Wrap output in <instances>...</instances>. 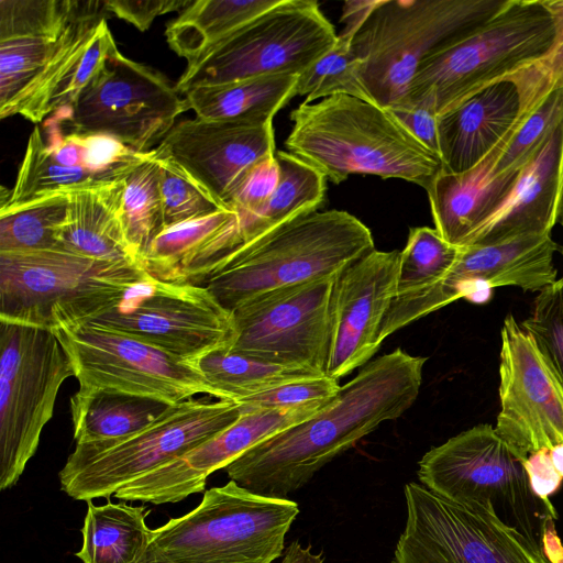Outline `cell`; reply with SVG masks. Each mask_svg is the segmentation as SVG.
<instances>
[{
	"mask_svg": "<svg viewBox=\"0 0 563 563\" xmlns=\"http://www.w3.org/2000/svg\"><path fill=\"white\" fill-rule=\"evenodd\" d=\"M427 358L400 347L367 363L321 411L254 445L225 468L255 494L287 498L325 464L418 398Z\"/></svg>",
	"mask_w": 563,
	"mask_h": 563,
	"instance_id": "obj_1",
	"label": "cell"
},
{
	"mask_svg": "<svg viewBox=\"0 0 563 563\" xmlns=\"http://www.w3.org/2000/svg\"><path fill=\"white\" fill-rule=\"evenodd\" d=\"M288 153L333 184L352 174L399 178L430 188L442 170L440 158L376 103L333 95L291 111Z\"/></svg>",
	"mask_w": 563,
	"mask_h": 563,
	"instance_id": "obj_2",
	"label": "cell"
},
{
	"mask_svg": "<svg viewBox=\"0 0 563 563\" xmlns=\"http://www.w3.org/2000/svg\"><path fill=\"white\" fill-rule=\"evenodd\" d=\"M375 250L369 229L346 211H314L242 245L201 282L232 311L263 294L336 276Z\"/></svg>",
	"mask_w": 563,
	"mask_h": 563,
	"instance_id": "obj_3",
	"label": "cell"
},
{
	"mask_svg": "<svg viewBox=\"0 0 563 563\" xmlns=\"http://www.w3.org/2000/svg\"><path fill=\"white\" fill-rule=\"evenodd\" d=\"M507 0H378L352 41L373 101L404 104L420 64L486 23Z\"/></svg>",
	"mask_w": 563,
	"mask_h": 563,
	"instance_id": "obj_4",
	"label": "cell"
},
{
	"mask_svg": "<svg viewBox=\"0 0 563 563\" xmlns=\"http://www.w3.org/2000/svg\"><path fill=\"white\" fill-rule=\"evenodd\" d=\"M299 514L288 498L255 494L233 481L205 490L200 504L152 530L135 563H273Z\"/></svg>",
	"mask_w": 563,
	"mask_h": 563,
	"instance_id": "obj_5",
	"label": "cell"
},
{
	"mask_svg": "<svg viewBox=\"0 0 563 563\" xmlns=\"http://www.w3.org/2000/svg\"><path fill=\"white\" fill-rule=\"evenodd\" d=\"M146 275L65 250L0 252V320L49 330L86 322Z\"/></svg>",
	"mask_w": 563,
	"mask_h": 563,
	"instance_id": "obj_6",
	"label": "cell"
},
{
	"mask_svg": "<svg viewBox=\"0 0 563 563\" xmlns=\"http://www.w3.org/2000/svg\"><path fill=\"white\" fill-rule=\"evenodd\" d=\"M556 34L549 0H507L467 37L420 64L402 106L431 99L440 115L542 56Z\"/></svg>",
	"mask_w": 563,
	"mask_h": 563,
	"instance_id": "obj_7",
	"label": "cell"
},
{
	"mask_svg": "<svg viewBox=\"0 0 563 563\" xmlns=\"http://www.w3.org/2000/svg\"><path fill=\"white\" fill-rule=\"evenodd\" d=\"M420 484L465 506H482L541 544L554 506L531 489L523 461L490 424H477L430 449L418 463ZM542 545V544H541Z\"/></svg>",
	"mask_w": 563,
	"mask_h": 563,
	"instance_id": "obj_8",
	"label": "cell"
},
{
	"mask_svg": "<svg viewBox=\"0 0 563 563\" xmlns=\"http://www.w3.org/2000/svg\"><path fill=\"white\" fill-rule=\"evenodd\" d=\"M240 415L234 401L188 399L133 434L76 444L58 473L60 489L76 500L110 498L225 430Z\"/></svg>",
	"mask_w": 563,
	"mask_h": 563,
	"instance_id": "obj_9",
	"label": "cell"
},
{
	"mask_svg": "<svg viewBox=\"0 0 563 563\" xmlns=\"http://www.w3.org/2000/svg\"><path fill=\"white\" fill-rule=\"evenodd\" d=\"M336 37L317 1L282 0L187 64L176 87L184 95L263 76L300 75Z\"/></svg>",
	"mask_w": 563,
	"mask_h": 563,
	"instance_id": "obj_10",
	"label": "cell"
},
{
	"mask_svg": "<svg viewBox=\"0 0 563 563\" xmlns=\"http://www.w3.org/2000/svg\"><path fill=\"white\" fill-rule=\"evenodd\" d=\"M74 376L56 334L0 320V489L14 486L35 454L58 390Z\"/></svg>",
	"mask_w": 563,
	"mask_h": 563,
	"instance_id": "obj_11",
	"label": "cell"
},
{
	"mask_svg": "<svg viewBox=\"0 0 563 563\" xmlns=\"http://www.w3.org/2000/svg\"><path fill=\"white\" fill-rule=\"evenodd\" d=\"M179 93L164 75L122 55L115 45L71 108L49 117L69 126V132L110 135L147 153L189 110Z\"/></svg>",
	"mask_w": 563,
	"mask_h": 563,
	"instance_id": "obj_12",
	"label": "cell"
},
{
	"mask_svg": "<svg viewBox=\"0 0 563 563\" xmlns=\"http://www.w3.org/2000/svg\"><path fill=\"white\" fill-rule=\"evenodd\" d=\"M404 494L406 522L391 563H550L540 543L482 506L413 482Z\"/></svg>",
	"mask_w": 563,
	"mask_h": 563,
	"instance_id": "obj_13",
	"label": "cell"
},
{
	"mask_svg": "<svg viewBox=\"0 0 563 563\" xmlns=\"http://www.w3.org/2000/svg\"><path fill=\"white\" fill-rule=\"evenodd\" d=\"M81 391L112 390L177 405L203 394L217 398L196 364L126 333L86 321L52 330Z\"/></svg>",
	"mask_w": 563,
	"mask_h": 563,
	"instance_id": "obj_14",
	"label": "cell"
},
{
	"mask_svg": "<svg viewBox=\"0 0 563 563\" xmlns=\"http://www.w3.org/2000/svg\"><path fill=\"white\" fill-rule=\"evenodd\" d=\"M88 321L194 364L230 350L236 335L232 312L206 286L162 282L148 274Z\"/></svg>",
	"mask_w": 563,
	"mask_h": 563,
	"instance_id": "obj_15",
	"label": "cell"
},
{
	"mask_svg": "<svg viewBox=\"0 0 563 563\" xmlns=\"http://www.w3.org/2000/svg\"><path fill=\"white\" fill-rule=\"evenodd\" d=\"M336 276L279 288L254 297L231 312V352L275 365L325 374L332 294Z\"/></svg>",
	"mask_w": 563,
	"mask_h": 563,
	"instance_id": "obj_16",
	"label": "cell"
},
{
	"mask_svg": "<svg viewBox=\"0 0 563 563\" xmlns=\"http://www.w3.org/2000/svg\"><path fill=\"white\" fill-rule=\"evenodd\" d=\"M559 249L551 234L460 247L455 264L439 283L418 295L393 301L378 342L382 344L390 334L459 298L481 305L492 298L496 287L542 290L556 280L553 256Z\"/></svg>",
	"mask_w": 563,
	"mask_h": 563,
	"instance_id": "obj_17",
	"label": "cell"
},
{
	"mask_svg": "<svg viewBox=\"0 0 563 563\" xmlns=\"http://www.w3.org/2000/svg\"><path fill=\"white\" fill-rule=\"evenodd\" d=\"M500 336L495 430L525 462L531 453L563 444V382L511 313Z\"/></svg>",
	"mask_w": 563,
	"mask_h": 563,
	"instance_id": "obj_18",
	"label": "cell"
},
{
	"mask_svg": "<svg viewBox=\"0 0 563 563\" xmlns=\"http://www.w3.org/2000/svg\"><path fill=\"white\" fill-rule=\"evenodd\" d=\"M331 401L273 409L242 410L240 407L239 419L229 428L183 456L121 487L114 497L153 505L181 501L205 490L207 478L213 472L224 470L264 440L311 418Z\"/></svg>",
	"mask_w": 563,
	"mask_h": 563,
	"instance_id": "obj_19",
	"label": "cell"
},
{
	"mask_svg": "<svg viewBox=\"0 0 563 563\" xmlns=\"http://www.w3.org/2000/svg\"><path fill=\"white\" fill-rule=\"evenodd\" d=\"M399 254L373 250L338 275L325 375L339 380L378 351L379 330L397 295Z\"/></svg>",
	"mask_w": 563,
	"mask_h": 563,
	"instance_id": "obj_20",
	"label": "cell"
},
{
	"mask_svg": "<svg viewBox=\"0 0 563 563\" xmlns=\"http://www.w3.org/2000/svg\"><path fill=\"white\" fill-rule=\"evenodd\" d=\"M155 151L176 162L229 209L250 172L275 155L273 121H213L196 117L175 124Z\"/></svg>",
	"mask_w": 563,
	"mask_h": 563,
	"instance_id": "obj_21",
	"label": "cell"
},
{
	"mask_svg": "<svg viewBox=\"0 0 563 563\" xmlns=\"http://www.w3.org/2000/svg\"><path fill=\"white\" fill-rule=\"evenodd\" d=\"M108 13L106 1L81 0L55 33L0 40V117L41 100L77 62Z\"/></svg>",
	"mask_w": 563,
	"mask_h": 563,
	"instance_id": "obj_22",
	"label": "cell"
},
{
	"mask_svg": "<svg viewBox=\"0 0 563 563\" xmlns=\"http://www.w3.org/2000/svg\"><path fill=\"white\" fill-rule=\"evenodd\" d=\"M563 197V117L520 173L506 199L476 229L470 245L551 234Z\"/></svg>",
	"mask_w": 563,
	"mask_h": 563,
	"instance_id": "obj_23",
	"label": "cell"
},
{
	"mask_svg": "<svg viewBox=\"0 0 563 563\" xmlns=\"http://www.w3.org/2000/svg\"><path fill=\"white\" fill-rule=\"evenodd\" d=\"M519 111L516 86L498 80L438 115L441 172L462 174L476 166L508 133Z\"/></svg>",
	"mask_w": 563,
	"mask_h": 563,
	"instance_id": "obj_24",
	"label": "cell"
},
{
	"mask_svg": "<svg viewBox=\"0 0 563 563\" xmlns=\"http://www.w3.org/2000/svg\"><path fill=\"white\" fill-rule=\"evenodd\" d=\"M123 181L69 194L67 217L57 234L62 250L96 260L142 266L126 238L121 218Z\"/></svg>",
	"mask_w": 563,
	"mask_h": 563,
	"instance_id": "obj_25",
	"label": "cell"
},
{
	"mask_svg": "<svg viewBox=\"0 0 563 563\" xmlns=\"http://www.w3.org/2000/svg\"><path fill=\"white\" fill-rule=\"evenodd\" d=\"M299 75H273L184 93L196 117L213 121L268 122L295 97Z\"/></svg>",
	"mask_w": 563,
	"mask_h": 563,
	"instance_id": "obj_26",
	"label": "cell"
},
{
	"mask_svg": "<svg viewBox=\"0 0 563 563\" xmlns=\"http://www.w3.org/2000/svg\"><path fill=\"white\" fill-rule=\"evenodd\" d=\"M172 405L112 390H77L70 399L76 444L115 440L157 420Z\"/></svg>",
	"mask_w": 563,
	"mask_h": 563,
	"instance_id": "obj_27",
	"label": "cell"
},
{
	"mask_svg": "<svg viewBox=\"0 0 563 563\" xmlns=\"http://www.w3.org/2000/svg\"><path fill=\"white\" fill-rule=\"evenodd\" d=\"M282 0H196L165 32L169 47L190 64Z\"/></svg>",
	"mask_w": 563,
	"mask_h": 563,
	"instance_id": "obj_28",
	"label": "cell"
},
{
	"mask_svg": "<svg viewBox=\"0 0 563 563\" xmlns=\"http://www.w3.org/2000/svg\"><path fill=\"white\" fill-rule=\"evenodd\" d=\"M87 505L82 544L75 555L82 563H135L151 539L146 508L124 501L96 506L90 500Z\"/></svg>",
	"mask_w": 563,
	"mask_h": 563,
	"instance_id": "obj_29",
	"label": "cell"
},
{
	"mask_svg": "<svg viewBox=\"0 0 563 563\" xmlns=\"http://www.w3.org/2000/svg\"><path fill=\"white\" fill-rule=\"evenodd\" d=\"M43 130L47 151L55 162L89 172L104 184L123 181L154 152H136L106 134H65L60 124L52 117L44 120Z\"/></svg>",
	"mask_w": 563,
	"mask_h": 563,
	"instance_id": "obj_30",
	"label": "cell"
},
{
	"mask_svg": "<svg viewBox=\"0 0 563 563\" xmlns=\"http://www.w3.org/2000/svg\"><path fill=\"white\" fill-rule=\"evenodd\" d=\"M275 158L278 164L277 185L245 232L242 245L295 218L317 211L323 202L325 178L322 174L288 152L276 151Z\"/></svg>",
	"mask_w": 563,
	"mask_h": 563,
	"instance_id": "obj_31",
	"label": "cell"
},
{
	"mask_svg": "<svg viewBox=\"0 0 563 563\" xmlns=\"http://www.w3.org/2000/svg\"><path fill=\"white\" fill-rule=\"evenodd\" d=\"M196 365L219 400L234 402L285 384L325 375L266 363L230 350L214 351Z\"/></svg>",
	"mask_w": 563,
	"mask_h": 563,
	"instance_id": "obj_32",
	"label": "cell"
},
{
	"mask_svg": "<svg viewBox=\"0 0 563 563\" xmlns=\"http://www.w3.org/2000/svg\"><path fill=\"white\" fill-rule=\"evenodd\" d=\"M366 18L360 10H351L341 16L345 27L334 45L298 76L295 97L305 96L303 102L312 103L333 95H349L375 103L361 80V62L352 51L353 37Z\"/></svg>",
	"mask_w": 563,
	"mask_h": 563,
	"instance_id": "obj_33",
	"label": "cell"
},
{
	"mask_svg": "<svg viewBox=\"0 0 563 563\" xmlns=\"http://www.w3.org/2000/svg\"><path fill=\"white\" fill-rule=\"evenodd\" d=\"M235 217L232 210H221L165 228L143 258V268L158 280L186 283L187 271L198 253Z\"/></svg>",
	"mask_w": 563,
	"mask_h": 563,
	"instance_id": "obj_34",
	"label": "cell"
},
{
	"mask_svg": "<svg viewBox=\"0 0 563 563\" xmlns=\"http://www.w3.org/2000/svg\"><path fill=\"white\" fill-rule=\"evenodd\" d=\"M99 185L104 183L89 172L55 162L47 151L43 133L36 125L29 137L13 188L7 194L1 189L0 208Z\"/></svg>",
	"mask_w": 563,
	"mask_h": 563,
	"instance_id": "obj_35",
	"label": "cell"
},
{
	"mask_svg": "<svg viewBox=\"0 0 563 563\" xmlns=\"http://www.w3.org/2000/svg\"><path fill=\"white\" fill-rule=\"evenodd\" d=\"M69 194L0 208V252L62 250L57 234L67 217Z\"/></svg>",
	"mask_w": 563,
	"mask_h": 563,
	"instance_id": "obj_36",
	"label": "cell"
},
{
	"mask_svg": "<svg viewBox=\"0 0 563 563\" xmlns=\"http://www.w3.org/2000/svg\"><path fill=\"white\" fill-rule=\"evenodd\" d=\"M121 218L126 238L142 264L153 241L165 229L155 150L124 179Z\"/></svg>",
	"mask_w": 563,
	"mask_h": 563,
	"instance_id": "obj_37",
	"label": "cell"
},
{
	"mask_svg": "<svg viewBox=\"0 0 563 563\" xmlns=\"http://www.w3.org/2000/svg\"><path fill=\"white\" fill-rule=\"evenodd\" d=\"M459 254L460 247L446 242L435 229L411 228L399 254L395 299L418 295L439 283Z\"/></svg>",
	"mask_w": 563,
	"mask_h": 563,
	"instance_id": "obj_38",
	"label": "cell"
},
{
	"mask_svg": "<svg viewBox=\"0 0 563 563\" xmlns=\"http://www.w3.org/2000/svg\"><path fill=\"white\" fill-rule=\"evenodd\" d=\"M549 1L558 20L553 44L542 56L503 79L511 81L518 90L520 111L516 122L521 125L553 90L563 87V0Z\"/></svg>",
	"mask_w": 563,
	"mask_h": 563,
	"instance_id": "obj_39",
	"label": "cell"
},
{
	"mask_svg": "<svg viewBox=\"0 0 563 563\" xmlns=\"http://www.w3.org/2000/svg\"><path fill=\"white\" fill-rule=\"evenodd\" d=\"M157 156L165 228L230 210L172 158Z\"/></svg>",
	"mask_w": 563,
	"mask_h": 563,
	"instance_id": "obj_40",
	"label": "cell"
},
{
	"mask_svg": "<svg viewBox=\"0 0 563 563\" xmlns=\"http://www.w3.org/2000/svg\"><path fill=\"white\" fill-rule=\"evenodd\" d=\"M81 0H0V40L62 30Z\"/></svg>",
	"mask_w": 563,
	"mask_h": 563,
	"instance_id": "obj_41",
	"label": "cell"
},
{
	"mask_svg": "<svg viewBox=\"0 0 563 563\" xmlns=\"http://www.w3.org/2000/svg\"><path fill=\"white\" fill-rule=\"evenodd\" d=\"M520 325L563 382V277L539 291L531 316Z\"/></svg>",
	"mask_w": 563,
	"mask_h": 563,
	"instance_id": "obj_42",
	"label": "cell"
},
{
	"mask_svg": "<svg viewBox=\"0 0 563 563\" xmlns=\"http://www.w3.org/2000/svg\"><path fill=\"white\" fill-rule=\"evenodd\" d=\"M277 180L278 164L273 155L263 159L250 172L230 201L229 209L236 213L240 246L245 232L273 195Z\"/></svg>",
	"mask_w": 563,
	"mask_h": 563,
	"instance_id": "obj_43",
	"label": "cell"
},
{
	"mask_svg": "<svg viewBox=\"0 0 563 563\" xmlns=\"http://www.w3.org/2000/svg\"><path fill=\"white\" fill-rule=\"evenodd\" d=\"M339 380L322 375L285 384L238 404L242 410L299 407L334 399L340 391Z\"/></svg>",
	"mask_w": 563,
	"mask_h": 563,
	"instance_id": "obj_44",
	"label": "cell"
},
{
	"mask_svg": "<svg viewBox=\"0 0 563 563\" xmlns=\"http://www.w3.org/2000/svg\"><path fill=\"white\" fill-rule=\"evenodd\" d=\"M388 110L413 137L440 158L438 113L431 99Z\"/></svg>",
	"mask_w": 563,
	"mask_h": 563,
	"instance_id": "obj_45",
	"label": "cell"
},
{
	"mask_svg": "<svg viewBox=\"0 0 563 563\" xmlns=\"http://www.w3.org/2000/svg\"><path fill=\"white\" fill-rule=\"evenodd\" d=\"M191 0L106 1L109 13L133 24L137 30H147L155 18L168 12L184 10Z\"/></svg>",
	"mask_w": 563,
	"mask_h": 563,
	"instance_id": "obj_46",
	"label": "cell"
},
{
	"mask_svg": "<svg viewBox=\"0 0 563 563\" xmlns=\"http://www.w3.org/2000/svg\"><path fill=\"white\" fill-rule=\"evenodd\" d=\"M532 492L544 501L556 493L563 477L555 470L550 456V450L542 449L528 455L523 462Z\"/></svg>",
	"mask_w": 563,
	"mask_h": 563,
	"instance_id": "obj_47",
	"label": "cell"
},
{
	"mask_svg": "<svg viewBox=\"0 0 563 563\" xmlns=\"http://www.w3.org/2000/svg\"><path fill=\"white\" fill-rule=\"evenodd\" d=\"M555 519H549L543 528L541 544L543 552L550 563H563V544L559 538Z\"/></svg>",
	"mask_w": 563,
	"mask_h": 563,
	"instance_id": "obj_48",
	"label": "cell"
},
{
	"mask_svg": "<svg viewBox=\"0 0 563 563\" xmlns=\"http://www.w3.org/2000/svg\"><path fill=\"white\" fill-rule=\"evenodd\" d=\"M280 563H323V555L313 553L310 545L305 548L300 542L292 541L285 549Z\"/></svg>",
	"mask_w": 563,
	"mask_h": 563,
	"instance_id": "obj_49",
	"label": "cell"
},
{
	"mask_svg": "<svg viewBox=\"0 0 563 563\" xmlns=\"http://www.w3.org/2000/svg\"><path fill=\"white\" fill-rule=\"evenodd\" d=\"M550 456L555 470L563 477V444L550 449Z\"/></svg>",
	"mask_w": 563,
	"mask_h": 563,
	"instance_id": "obj_50",
	"label": "cell"
},
{
	"mask_svg": "<svg viewBox=\"0 0 563 563\" xmlns=\"http://www.w3.org/2000/svg\"><path fill=\"white\" fill-rule=\"evenodd\" d=\"M559 222L563 227V197H562V202H561V211H560ZM561 252L563 254V247L561 249Z\"/></svg>",
	"mask_w": 563,
	"mask_h": 563,
	"instance_id": "obj_51",
	"label": "cell"
}]
</instances>
